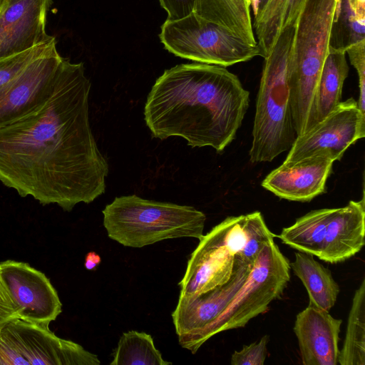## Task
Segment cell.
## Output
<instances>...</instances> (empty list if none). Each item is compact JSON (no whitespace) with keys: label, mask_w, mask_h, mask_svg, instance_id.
<instances>
[{"label":"cell","mask_w":365,"mask_h":365,"mask_svg":"<svg viewBox=\"0 0 365 365\" xmlns=\"http://www.w3.org/2000/svg\"><path fill=\"white\" fill-rule=\"evenodd\" d=\"M168 14V20L185 17L194 11L195 0H159Z\"/></svg>","instance_id":"f1b7e54d"},{"label":"cell","mask_w":365,"mask_h":365,"mask_svg":"<svg viewBox=\"0 0 365 365\" xmlns=\"http://www.w3.org/2000/svg\"><path fill=\"white\" fill-rule=\"evenodd\" d=\"M249 102V91L226 67L182 63L157 78L144 119L154 138L180 136L192 148L221 153L235 140Z\"/></svg>","instance_id":"7a4b0ae2"},{"label":"cell","mask_w":365,"mask_h":365,"mask_svg":"<svg viewBox=\"0 0 365 365\" xmlns=\"http://www.w3.org/2000/svg\"><path fill=\"white\" fill-rule=\"evenodd\" d=\"M52 0H5L0 11V58L54 39L46 31Z\"/></svg>","instance_id":"5bb4252c"},{"label":"cell","mask_w":365,"mask_h":365,"mask_svg":"<svg viewBox=\"0 0 365 365\" xmlns=\"http://www.w3.org/2000/svg\"><path fill=\"white\" fill-rule=\"evenodd\" d=\"M159 38L170 53L197 63L227 67L260 56L257 45L194 12L180 19H167Z\"/></svg>","instance_id":"52a82bcc"},{"label":"cell","mask_w":365,"mask_h":365,"mask_svg":"<svg viewBox=\"0 0 365 365\" xmlns=\"http://www.w3.org/2000/svg\"><path fill=\"white\" fill-rule=\"evenodd\" d=\"M307 0H286L280 24V33L294 26Z\"/></svg>","instance_id":"f546056e"},{"label":"cell","mask_w":365,"mask_h":365,"mask_svg":"<svg viewBox=\"0 0 365 365\" xmlns=\"http://www.w3.org/2000/svg\"><path fill=\"white\" fill-rule=\"evenodd\" d=\"M338 364H365V279L355 291Z\"/></svg>","instance_id":"7402d4cb"},{"label":"cell","mask_w":365,"mask_h":365,"mask_svg":"<svg viewBox=\"0 0 365 365\" xmlns=\"http://www.w3.org/2000/svg\"><path fill=\"white\" fill-rule=\"evenodd\" d=\"M330 46L346 49L365 40V11L359 9L354 0H341L339 11L334 21Z\"/></svg>","instance_id":"cb8c5ba5"},{"label":"cell","mask_w":365,"mask_h":365,"mask_svg":"<svg viewBox=\"0 0 365 365\" xmlns=\"http://www.w3.org/2000/svg\"><path fill=\"white\" fill-rule=\"evenodd\" d=\"M332 210L333 208L312 210L297 219L292 225L283 228L278 237L299 252L319 257Z\"/></svg>","instance_id":"44dd1931"},{"label":"cell","mask_w":365,"mask_h":365,"mask_svg":"<svg viewBox=\"0 0 365 365\" xmlns=\"http://www.w3.org/2000/svg\"><path fill=\"white\" fill-rule=\"evenodd\" d=\"M97 355L48 327L16 319L0 328V365H99Z\"/></svg>","instance_id":"9c48e42d"},{"label":"cell","mask_w":365,"mask_h":365,"mask_svg":"<svg viewBox=\"0 0 365 365\" xmlns=\"http://www.w3.org/2000/svg\"><path fill=\"white\" fill-rule=\"evenodd\" d=\"M349 70L346 51L329 44V53L312 98L304 132L324 119L340 103Z\"/></svg>","instance_id":"ac0fdd59"},{"label":"cell","mask_w":365,"mask_h":365,"mask_svg":"<svg viewBox=\"0 0 365 365\" xmlns=\"http://www.w3.org/2000/svg\"><path fill=\"white\" fill-rule=\"evenodd\" d=\"M91 86L83 63L63 58L50 98L0 127V182L65 211L105 192L108 165L90 126Z\"/></svg>","instance_id":"6da1fadb"},{"label":"cell","mask_w":365,"mask_h":365,"mask_svg":"<svg viewBox=\"0 0 365 365\" xmlns=\"http://www.w3.org/2000/svg\"><path fill=\"white\" fill-rule=\"evenodd\" d=\"M4 1L5 0H0V11H1V8H2V6L4 4Z\"/></svg>","instance_id":"e575fe53"},{"label":"cell","mask_w":365,"mask_h":365,"mask_svg":"<svg viewBox=\"0 0 365 365\" xmlns=\"http://www.w3.org/2000/svg\"><path fill=\"white\" fill-rule=\"evenodd\" d=\"M290 269L305 287L309 304L329 312L334 306L339 287L331 272L314 259L309 253L297 252Z\"/></svg>","instance_id":"ffe728a7"},{"label":"cell","mask_w":365,"mask_h":365,"mask_svg":"<svg viewBox=\"0 0 365 365\" xmlns=\"http://www.w3.org/2000/svg\"><path fill=\"white\" fill-rule=\"evenodd\" d=\"M269 336L259 341L244 345L240 351H235L231 356L232 365H262L267 355Z\"/></svg>","instance_id":"484cf974"},{"label":"cell","mask_w":365,"mask_h":365,"mask_svg":"<svg viewBox=\"0 0 365 365\" xmlns=\"http://www.w3.org/2000/svg\"><path fill=\"white\" fill-rule=\"evenodd\" d=\"M250 0H195L193 12L220 25L252 45H257Z\"/></svg>","instance_id":"d6986e66"},{"label":"cell","mask_w":365,"mask_h":365,"mask_svg":"<svg viewBox=\"0 0 365 365\" xmlns=\"http://www.w3.org/2000/svg\"><path fill=\"white\" fill-rule=\"evenodd\" d=\"M289 279V262L271 239L257 257L244 284L202 334L201 346L214 335L243 327L250 320L264 313L269 304L282 294Z\"/></svg>","instance_id":"ba28073f"},{"label":"cell","mask_w":365,"mask_h":365,"mask_svg":"<svg viewBox=\"0 0 365 365\" xmlns=\"http://www.w3.org/2000/svg\"><path fill=\"white\" fill-rule=\"evenodd\" d=\"M16 319H20L19 308L0 274V328Z\"/></svg>","instance_id":"83f0119b"},{"label":"cell","mask_w":365,"mask_h":365,"mask_svg":"<svg viewBox=\"0 0 365 365\" xmlns=\"http://www.w3.org/2000/svg\"><path fill=\"white\" fill-rule=\"evenodd\" d=\"M346 53L358 74L359 95L357 105L365 113V40L348 47Z\"/></svg>","instance_id":"4316f807"},{"label":"cell","mask_w":365,"mask_h":365,"mask_svg":"<svg viewBox=\"0 0 365 365\" xmlns=\"http://www.w3.org/2000/svg\"><path fill=\"white\" fill-rule=\"evenodd\" d=\"M365 136V113L351 98L340 103L322 121L296 137L284 163L311 157L339 160L345 151Z\"/></svg>","instance_id":"8fae6325"},{"label":"cell","mask_w":365,"mask_h":365,"mask_svg":"<svg viewBox=\"0 0 365 365\" xmlns=\"http://www.w3.org/2000/svg\"><path fill=\"white\" fill-rule=\"evenodd\" d=\"M342 321L327 311L308 305L296 317L294 332L304 365H336Z\"/></svg>","instance_id":"2e32d148"},{"label":"cell","mask_w":365,"mask_h":365,"mask_svg":"<svg viewBox=\"0 0 365 365\" xmlns=\"http://www.w3.org/2000/svg\"><path fill=\"white\" fill-rule=\"evenodd\" d=\"M333 163L329 158L319 156L292 163L283 162L265 177L261 185L280 198L309 202L326 192Z\"/></svg>","instance_id":"9a60e30c"},{"label":"cell","mask_w":365,"mask_h":365,"mask_svg":"<svg viewBox=\"0 0 365 365\" xmlns=\"http://www.w3.org/2000/svg\"><path fill=\"white\" fill-rule=\"evenodd\" d=\"M0 274L20 319L48 327L61 313L58 293L43 272L26 262L6 260L0 262Z\"/></svg>","instance_id":"4fadbf2b"},{"label":"cell","mask_w":365,"mask_h":365,"mask_svg":"<svg viewBox=\"0 0 365 365\" xmlns=\"http://www.w3.org/2000/svg\"><path fill=\"white\" fill-rule=\"evenodd\" d=\"M63 58L56 42L0 89V127L37 109L50 98Z\"/></svg>","instance_id":"7c38bea8"},{"label":"cell","mask_w":365,"mask_h":365,"mask_svg":"<svg viewBox=\"0 0 365 365\" xmlns=\"http://www.w3.org/2000/svg\"><path fill=\"white\" fill-rule=\"evenodd\" d=\"M56 42L54 38L26 51L0 58V89L14 80L33 60L45 53Z\"/></svg>","instance_id":"d4e9b609"},{"label":"cell","mask_w":365,"mask_h":365,"mask_svg":"<svg viewBox=\"0 0 365 365\" xmlns=\"http://www.w3.org/2000/svg\"><path fill=\"white\" fill-rule=\"evenodd\" d=\"M269 0H259V6H258V11L256 14V16L254 17V19L257 17L259 16L265 10Z\"/></svg>","instance_id":"1f68e13d"},{"label":"cell","mask_w":365,"mask_h":365,"mask_svg":"<svg viewBox=\"0 0 365 365\" xmlns=\"http://www.w3.org/2000/svg\"><path fill=\"white\" fill-rule=\"evenodd\" d=\"M336 5V0H307L294 24L288 83L297 136L305 130L314 93L329 53Z\"/></svg>","instance_id":"8992f818"},{"label":"cell","mask_w":365,"mask_h":365,"mask_svg":"<svg viewBox=\"0 0 365 365\" xmlns=\"http://www.w3.org/2000/svg\"><path fill=\"white\" fill-rule=\"evenodd\" d=\"M295 25L286 27L264 58L249 151L252 163L271 162L289 150L296 137L290 103L288 66Z\"/></svg>","instance_id":"277c9868"},{"label":"cell","mask_w":365,"mask_h":365,"mask_svg":"<svg viewBox=\"0 0 365 365\" xmlns=\"http://www.w3.org/2000/svg\"><path fill=\"white\" fill-rule=\"evenodd\" d=\"M340 1H341V0H336V11H335L334 20L336 19V17L338 16V14H339V11Z\"/></svg>","instance_id":"836d02e7"},{"label":"cell","mask_w":365,"mask_h":365,"mask_svg":"<svg viewBox=\"0 0 365 365\" xmlns=\"http://www.w3.org/2000/svg\"><path fill=\"white\" fill-rule=\"evenodd\" d=\"M108 236L125 247L140 248L175 238L203 236L205 215L191 206L120 196L102 211Z\"/></svg>","instance_id":"5b68a950"},{"label":"cell","mask_w":365,"mask_h":365,"mask_svg":"<svg viewBox=\"0 0 365 365\" xmlns=\"http://www.w3.org/2000/svg\"><path fill=\"white\" fill-rule=\"evenodd\" d=\"M250 4H251L252 11L254 17H255L258 11L259 0H250Z\"/></svg>","instance_id":"d6a6232c"},{"label":"cell","mask_w":365,"mask_h":365,"mask_svg":"<svg viewBox=\"0 0 365 365\" xmlns=\"http://www.w3.org/2000/svg\"><path fill=\"white\" fill-rule=\"evenodd\" d=\"M101 261V257L98 254L90 252L86 256L85 267L88 270L93 269L100 264Z\"/></svg>","instance_id":"4dcf8cb0"},{"label":"cell","mask_w":365,"mask_h":365,"mask_svg":"<svg viewBox=\"0 0 365 365\" xmlns=\"http://www.w3.org/2000/svg\"><path fill=\"white\" fill-rule=\"evenodd\" d=\"M274 237L260 212L225 218L199 240L178 284L180 294L197 295L226 283L239 255L253 264Z\"/></svg>","instance_id":"3957f363"},{"label":"cell","mask_w":365,"mask_h":365,"mask_svg":"<svg viewBox=\"0 0 365 365\" xmlns=\"http://www.w3.org/2000/svg\"><path fill=\"white\" fill-rule=\"evenodd\" d=\"M110 365H168L155 346L153 337L145 332L129 331L123 334L113 353Z\"/></svg>","instance_id":"603a6c76"},{"label":"cell","mask_w":365,"mask_h":365,"mask_svg":"<svg viewBox=\"0 0 365 365\" xmlns=\"http://www.w3.org/2000/svg\"><path fill=\"white\" fill-rule=\"evenodd\" d=\"M253 264L239 255L233 274L226 283L197 295L180 294L172 318L179 344L182 348L192 354L198 351L202 334L244 284Z\"/></svg>","instance_id":"30bf717a"},{"label":"cell","mask_w":365,"mask_h":365,"mask_svg":"<svg viewBox=\"0 0 365 365\" xmlns=\"http://www.w3.org/2000/svg\"><path fill=\"white\" fill-rule=\"evenodd\" d=\"M364 197L351 200L346 206L333 208L329 219L319 259L329 263L344 262L364 247Z\"/></svg>","instance_id":"e0dca14e"}]
</instances>
